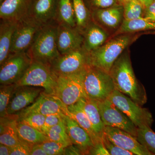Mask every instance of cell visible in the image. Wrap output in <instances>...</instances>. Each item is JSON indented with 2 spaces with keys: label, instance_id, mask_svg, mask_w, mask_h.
<instances>
[{
  "label": "cell",
  "instance_id": "cell-1",
  "mask_svg": "<svg viewBox=\"0 0 155 155\" xmlns=\"http://www.w3.org/2000/svg\"><path fill=\"white\" fill-rule=\"evenodd\" d=\"M115 89L142 106L147 97L144 86L136 77L128 51L125 50L116 60L109 72Z\"/></svg>",
  "mask_w": 155,
  "mask_h": 155
},
{
  "label": "cell",
  "instance_id": "cell-2",
  "mask_svg": "<svg viewBox=\"0 0 155 155\" xmlns=\"http://www.w3.org/2000/svg\"><path fill=\"white\" fill-rule=\"evenodd\" d=\"M139 35L135 33L125 34L108 40L101 46L90 52L91 65L109 73L116 60Z\"/></svg>",
  "mask_w": 155,
  "mask_h": 155
},
{
  "label": "cell",
  "instance_id": "cell-3",
  "mask_svg": "<svg viewBox=\"0 0 155 155\" xmlns=\"http://www.w3.org/2000/svg\"><path fill=\"white\" fill-rule=\"evenodd\" d=\"M58 25L54 22L41 26L26 52L31 61L50 67L53 61L60 55L57 42Z\"/></svg>",
  "mask_w": 155,
  "mask_h": 155
},
{
  "label": "cell",
  "instance_id": "cell-4",
  "mask_svg": "<svg viewBox=\"0 0 155 155\" xmlns=\"http://www.w3.org/2000/svg\"><path fill=\"white\" fill-rule=\"evenodd\" d=\"M83 85L86 97L97 102L108 99L116 89L109 72L91 65L84 71Z\"/></svg>",
  "mask_w": 155,
  "mask_h": 155
},
{
  "label": "cell",
  "instance_id": "cell-5",
  "mask_svg": "<svg viewBox=\"0 0 155 155\" xmlns=\"http://www.w3.org/2000/svg\"><path fill=\"white\" fill-rule=\"evenodd\" d=\"M57 76L49 66L32 61L22 78L16 83L18 86H31L44 89L47 94L54 95Z\"/></svg>",
  "mask_w": 155,
  "mask_h": 155
},
{
  "label": "cell",
  "instance_id": "cell-6",
  "mask_svg": "<svg viewBox=\"0 0 155 155\" xmlns=\"http://www.w3.org/2000/svg\"><path fill=\"white\" fill-rule=\"evenodd\" d=\"M90 52L83 46L60 55L50 65L52 71L57 76L77 74L90 65Z\"/></svg>",
  "mask_w": 155,
  "mask_h": 155
},
{
  "label": "cell",
  "instance_id": "cell-7",
  "mask_svg": "<svg viewBox=\"0 0 155 155\" xmlns=\"http://www.w3.org/2000/svg\"><path fill=\"white\" fill-rule=\"evenodd\" d=\"M108 99L121 110L137 128L148 126L153 122L151 113L146 108L142 107L126 95L115 89Z\"/></svg>",
  "mask_w": 155,
  "mask_h": 155
},
{
  "label": "cell",
  "instance_id": "cell-8",
  "mask_svg": "<svg viewBox=\"0 0 155 155\" xmlns=\"http://www.w3.org/2000/svg\"><path fill=\"white\" fill-rule=\"evenodd\" d=\"M85 70L74 75L58 76L54 96L67 107L86 97L83 85Z\"/></svg>",
  "mask_w": 155,
  "mask_h": 155
},
{
  "label": "cell",
  "instance_id": "cell-9",
  "mask_svg": "<svg viewBox=\"0 0 155 155\" xmlns=\"http://www.w3.org/2000/svg\"><path fill=\"white\" fill-rule=\"evenodd\" d=\"M26 52L11 54L0 68V84H16L22 77L31 64Z\"/></svg>",
  "mask_w": 155,
  "mask_h": 155
},
{
  "label": "cell",
  "instance_id": "cell-10",
  "mask_svg": "<svg viewBox=\"0 0 155 155\" xmlns=\"http://www.w3.org/2000/svg\"><path fill=\"white\" fill-rule=\"evenodd\" d=\"M97 104L100 115L105 126L119 128L137 136V127L110 100L107 99L97 102Z\"/></svg>",
  "mask_w": 155,
  "mask_h": 155
},
{
  "label": "cell",
  "instance_id": "cell-11",
  "mask_svg": "<svg viewBox=\"0 0 155 155\" xmlns=\"http://www.w3.org/2000/svg\"><path fill=\"white\" fill-rule=\"evenodd\" d=\"M41 27L28 17L18 21L13 35L10 54L26 52Z\"/></svg>",
  "mask_w": 155,
  "mask_h": 155
},
{
  "label": "cell",
  "instance_id": "cell-12",
  "mask_svg": "<svg viewBox=\"0 0 155 155\" xmlns=\"http://www.w3.org/2000/svg\"><path fill=\"white\" fill-rule=\"evenodd\" d=\"M38 114L47 116L53 114L69 116L67 107L61 100L53 95L43 91L35 102L18 114L19 116L29 114Z\"/></svg>",
  "mask_w": 155,
  "mask_h": 155
},
{
  "label": "cell",
  "instance_id": "cell-13",
  "mask_svg": "<svg viewBox=\"0 0 155 155\" xmlns=\"http://www.w3.org/2000/svg\"><path fill=\"white\" fill-rule=\"evenodd\" d=\"M124 8L120 5L91 12V20L110 36L118 30L124 20Z\"/></svg>",
  "mask_w": 155,
  "mask_h": 155
},
{
  "label": "cell",
  "instance_id": "cell-14",
  "mask_svg": "<svg viewBox=\"0 0 155 155\" xmlns=\"http://www.w3.org/2000/svg\"><path fill=\"white\" fill-rule=\"evenodd\" d=\"M104 135L114 144L135 155H153L137 140L136 137L119 128L105 126Z\"/></svg>",
  "mask_w": 155,
  "mask_h": 155
},
{
  "label": "cell",
  "instance_id": "cell-15",
  "mask_svg": "<svg viewBox=\"0 0 155 155\" xmlns=\"http://www.w3.org/2000/svg\"><path fill=\"white\" fill-rule=\"evenodd\" d=\"M44 91V89L37 87L17 86L8 106L7 114L13 115L19 114L33 104Z\"/></svg>",
  "mask_w": 155,
  "mask_h": 155
},
{
  "label": "cell",
  "instance_id": "cell-16",
  "mask_svg": "<svg viewBox=\"0 0 155 155\" xmlns=\"http://www.w3.org/2000/svg\"><path fill=\"white\" fill-rule=\"evenodd\" d=\"M57 0H32L28 18L43 26L56 22Z\"/></svg>",
  "mask_w": 155,
  "mask_h": 155
},
{
  "label": "cell",
  "instance_id": "cell-17",
  "mask_svg": "<svg viewBox=\"0 0 155 155\" xmlns=\"http://www.w3.org/2000/svg\"><path fill=\"white\" fill-rule=\"evenodd\" d=\"M57 42L60 54H64L83 46V35L77 27L58 25Z\"/></svg>",
  "mask_w": 155,
  "mask_h": 155
},
{
  "label": "cell",
  "instance_id": "cell-18",
  "mask_svg": "<svg viewBox=\"0 0 155 155\" xmlns=\"http://www.w3.org/2000/svg\"><path fill=\"white\" fill-rule=\"evenodd\" d=\"M67 133L72 144L77 147L83 155H88L94 143L90 136L74 119L69 116L65 118Z\"/></svg>",
  "mask_w": 155,
  "mask_h": 155
},
{
  "label": "cell",
  "instance_id": "cell-19",
  "mask_svg": "<svg viewBox=\"0 0 155 155\" xmlns=\"http://www.w3.org/2000/svg\"><path fill=\"white\" fill-rule=\"evenodd\" d=\"M32 0H5L0 4L1 19L18 22L27 17Z\"/></svg>",
  "mask_w": 155,
  "mask_h": 155
},
{
  "label": "cell",
  "instance_id": "cell-20",
  "mask_svg": "<svg viewBox=\"0 0 155 155\" xmlns=\"http://www.w3.org/2000/svg\"><path fill=\"white\" fill-rule=\"evenodd\" d=\"M83 46L89 52L101 46L110 35L106 31L91 21L82 32Z\"/></svg>",
  "mask_w": 155,
  "mask_h": 155
},
{
  "label": "cell",
  "instance_id": "cell-21",
  "mask_svg": "<svg viewBox=\"0 0 155 155\" xmlns=\"http://www.w3.org/2000/svg\"><path fill=\"white\" fill-rule=\"evenodd\" d=\"M18 119V114L1 117L0 143L12 148L21 142L17 134V125Z\"/></svg>",
  "mask_w": 155,
  "mask_h": 155
},
{
  "label": "cell",
  "instance_id": "cell-22",
  "mask_svg": "<svg viewBox=\"0 0 155 155\" xmlns=\"http://www.w3.org/2000/svg\"><path fill=\"white\" fill-rule=\"evenodd\" d=\"M18 22L1 19L0 23V65L10 55L11 43Z\"/></svg>",
  "mask_w": 155,
  "mask_h": 155
},
{
  "label": "cell",
  "instance_id": "cell-23",
  "mask_svg": "<svg viewBox=\"0 0 155 155\" xmlns=\"http://www.w3.org/2000/svg\"><path fill=\"white\" fill-rule=\"evenodd\" d=\"M79 102L91 122L95 132L99 137L102 139L105 125L100 115L97 101L85 97L81 99Z\"/></svg>",
  "mask_w": 155,
  "mask_h": 155
},
{
  "label": "cell",
  "instance_id": "cell-24",
  "mask_svg": "<svg viewBox=\"0 0 155 155\" xmlns=\"http://www.w3.org/2000/svg\"><path fill=\"white\" fill-rule=\"evenodd\" d=\"M17 134L20 141L28 146L31 148L35 145L49 140L47 136L29 125L17 121Z\"/></svg>",
  "mask_w": 155,
  "mask_h": 155
},
{
  "label": "cell",
  "instance_id": "cell-25",
  "mask_svg": "<svg viewBox=\"0 0 155 155\" xmlns=\"http://www.w3.org/2000/svg\"><path fill=\"white\" fill-rule=\"evenodd\" d=\"M70 117L74 119L78 124L88 133L91 138L94 145L102 139L99 137L94 130L92 125L86 113L84 110L80 102L67 107Z\"/></svg>",
  "mask_w": 155,
  "mask_h": 155
},
{
  "label": "cell",
  "instance_id": "cell-26",
  "mask_svg": "<svg viewBox=\"0 0 155 155\" xmlns=\"http://www.w3.org/2000/svg\"><path fill=\"white\" fill-rule=\"evenodd\" d=\"M149 30L155 31V22H152L143 17L132 20L124 19L118 30L110 36L108 40L120 35Z\"/></svg>",
  "mask_w": 155,
  "mask_h": 155
},
{
  "label": "cell",
  "instance_id": "cell-27",
  "mask_svg": "<svg viewBox=\"0 0 155 155\" xmlns=\"http://www.w3.org/2000/svg\"><path fill=\"white\" fill-rule=\"evenodd\" d=\"M55 21L58 25L76 27L72 0H57Z\"/></svg>",
  "mask_w": 155,
  "mask_h": 155
},
{
  "label": "cell",
  "instance_id": "cell-28",
  "mask_svg": "<svg viewBox=\"0 0 155 155\" xmlns=\"http://www.w3.org/2000/svg\"><path fill=\"white\" fill-rule=\"evenodd\" d=\"M75 19L76 27L81 32L92 21L91 12L87 8L84 0H72Z\"/></svg>",
  "mask_w": 155,
  "mask_h": 155
},
{
  "label": "cell",
  "instance_id": "cell-29",
  "mask_svg": "<svg viewBox=\"0 0 155 155\" xmlns=\"http://www.w3.org/2000/svg\"><path fill=\"white\" fill-rule=\"evenodd\" d=\"M47 136L50 140L52 141L67 145L72 144L67 133L65 118L60 123L52 127L48 131Z\"/></svg>",
  "mask_w": 155,
  "mask_h": 155
},
{
  "label": "cell",
  "instance_id": "cell-30",
  "mask_svg": "<svg viewBox=\"0 0 155 155\" xmlns=\"http://www.w3.org/2000/svg\"><path fill=\"white\" fill-rule=\"evenodd\" d=\"M150 127L146 126L137 128L136 137L142 145L153 155H155V132Z\"/></svg>",
  "mask_w": 155,
  "mask_h": 155
},
{
  "label": "cell",
  "instance_id": "cell-31",
  "mask_svg": "<svg viewBox=\"0 0 155 155\" xmlns=\"http://www.w3.org/2000/svg\"><path fill=\"white\" fill-rule=\"evenodd\" d=\"M18 85L16 84H1L0 86V116H7V109L12 95Z\"/></svg>",
  "mask_w": 155,
  "mask_h": 155
},
{
  "label": "cell",
  "instance_id": "cell-32",
  "mask_svg": "<svg viewBox=\"0 0 155 155\" xmlns=\"http://www.w3.org/2000/svg\"><path fill=\"white\" fill-rule=\"evenodd\" d=\"M123 7L124 19L132 20L143 17L145 8L137 0H132Z\"/></svg>",
  "mask_w": 155,
  "mask_h": 155
},
{
  "label": "cell",
  "instance_id": "cell-33",
  "mask_svg": "<svg viewBox=\"0 0 155 155\" xmlns=\"http://www.w3.org/2000/svg\"><path fill=\"white\" fill-rule=\"evenodd\" d=\"M45 116L38 114H29L24 116H19L18 121L35 128L42 132Z\"/></svg>",
  "mask_w": 155,
  "mask_h": 155
},
{
  "label": "cell",
  "instance_id": "cell-34",
  "mask_svg": "<svg viewBox=\"0 0 155 155\" xmlns=\"http://www.w3.org/2000/svg\"><path fill=\"white\" fill-rule=\"evenodd\" d=\"M40 146L48 155H64L65 147L69 145L49 140L41 143Z\"/></svg>",
  "mask_w": 155,
  "mask_h": 155
},
{
  "label": "cell",
  "instance_id": "cell-35",
  "mask_svg": "<svg viewBox=\"0 0 155 155\" xmlns=\"http://www.w3.org/2000/svg\"><path fill=\"white\" fill-rule=\"evenodd\" d=\"M85 5L89 11L106 8L119 5L117 0H84Z\"/></svg>",
  "mask_w": 155,
  "mask_h": 155
},
{
  "label": "cell",
  "instance_id": "cell-36",
  "mask_svg": "<svg viewBox=\"0 0 155 155\" xmlns=\"http://www.w3.org/2000/svg\"><path fill=\"white\" fill-rule=\"evenodd\" d=\"M102 140L106 148L110 153V155H135L131 152L124 149L121 147L114 144L109 140L104 134Z\"/></svg>",
  "mask_w": 155,
  "mask_h": 155
},
{
  "label": "cell",
  "instance_id": "cell-37",
  "mask_svg": "<svg viewBox=\"0 0 155 155\" xmlns=\"http://www.w3.org/2000/svg\"><path fill=\"white\" fill-rule=\"evenodd\" d=\"M66 116H62L59 114H51L46 116L44 124L42 128L43 133L47 135L48 130L53 126L63 121L65 119Z\"/></svg>",
  "mask_w": 155,
  "mask_h": 155
},
{
  "label": "cell",
  "instance_id": "cell-38",
  "mask_svg": "<svg viewBox=\"0 0 155 155\" xmlns=\"http://www.w3.org/2000/svg\"><path fill=\"white\" fill-rule=\"evenodd\" d=\"M88 155H110L103 142V140L94 145L89 152Z\"/></svg>",
  "mask_w": 155,
  "mask_h": 155
},
{
  "label": "cell",
  "instance_id": "cell-39",
  "mask_svg": "<svg viewBox=\"0 0 155 155\" xmlns=\"http://www.w3.org/2000/svg\"><path fill=\"white\" fill-rule=\"evenodd\" d=\"M31 148L27 144L20 142L11 148V155H29Z\"/></svg>",
  "mask_w": 155,
  "mask_h": 155
},
{
  "label": "cell",
  "instance_id": "cell-40",
  "mask_svg": "<svg viewBox=\"0 0 155 155\" xmlns=\"http://www.w3.org/2000/svg\"><path fill=\"white\" fill-rule=\"evenodd\" d=\"M143 18L155 22V1L145 9Z\"/></svg>",
  "mask_w": 155,
  "mask_h": 155
},
{
  "label": "cell",
  "instance_id": "cell-41",
  "mask_svg": "<svg viewBox=\"0 0 155 155\" xmlns=\"http://www.w3.org/2000/svg\"><path fill=\"white\" fill-rule=\"evenodd\" d=\"M64 155H83L81 150L75 145L68 146L64 149Z\"/></svg>",
  "mask_w": 155,
  "mask_h": 155
},
{
  "label": "cell",
  "instance_id": "cell-42",
  "mask_svg": "<svg viewBox=\"0 0 155 155\" xmlns=\"http://www.w3.org/2000/svg\"><path fill=\"white\" fill-rule=\"evenodd\" d=\"M29 155H48L40 144L34 146L31 150Z\"/></svg>",
  "mask_w": 155,
  "mask_h": 155
},
{
  "label": "cell",
  "instance_id": "cell-43",
  "mask_svg": "<svg viewBox=\"0 0 155 155\" xmlns=\"http://www.w3.org/2000/svg\"><path fill=\"white\" fill-rule=\"evenodd\" d=\"M11 148L8 146L0 143V155H11Z\"/></svg>",
  "mask_w": 155,
  "mask_h": 155
},
{
  "label": "cell",
  "instance_id": "cell-44",
  "mask_svg": "<svg viewBox=\"0 0 155 155\" xmlns=\"http://www.w3.org/2000/svg\"><path fill=\"white\" fill-rule=\"evenodd\" d=\"M143 6L145 9L150 6L154 2V0H137Z\"/></svg>",
  "mask_w": 155,
  "mask_h": 155
},
{
  "label": "cell",
  "instance_id": "cell-45",
  "mask_svg": "<svg viewBox=\"0 0 155 155\" xmlns=\"http://www.w3.org/2000/svg\"><path fill=\"white\" fill-rule=\"evenodd\" d=\"M131 1H132V0H117V2H118L119 5L123 6L126 3L129 2Z\"/></svg>",
  "mask_w": 155,
  "mask_h": 155
},
{
  "label": "cell",
  "instance_id": "cell-46",
  "mask_svg": "<svg viewBox=\"0 0 155 155\" xmlns=\"http://www.w3.org/2000/svg\"><path fill=\"white\" fill-rule=\"evenodd\" d=\"M5 1V0H0V4L1 3H2V2H3L4 1Z\"/></svg>",
  "mask_w": 155,
  "mask_h": 155
},
{
  "label": "cell",
  "instance_id": "cell-47",
  "mask_svg": "<svg viewBox=\"0 0 155 155\" xmlns=\"http://www.w3.org/2000/svg\"><path fill=\"white\" fill-rule=\"evenodd\" d=\"M154 1H155V0H154Z\"/></svg>",
  "mask_w": 155,
  "mask_h": 155
}]
</instances>
